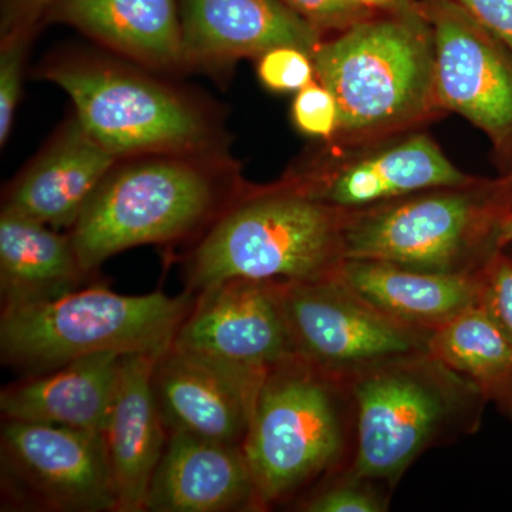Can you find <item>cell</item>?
I'll list each match as a JSON object with an SVG mask.
<instances>
[{"instance_id": "obj_1", "label": "cell", "mask_w": 512, "mask_h": 512, "mask_svg": "<svg viewBox=\"0 0 512 512\" xmlns=\"http://www.w3.org/2000/svg\"><path fill=\"white\" fill-rule=\"evenodd\" d=\"M245 190L227 154L128 158L101 181L69 234L84 271L92 274L126 249L207 229Z\"/></svg>"}, {"instance_id": "obj_2", "label": "cell", "mask_w": 512, "mask_h": 512, "mask_svg": "<svg viewBox=\"0 0 512 512\" xmlns=\"http://www.w3.org/2000/svg\"><path fill=\"white\" fill-rule=\"evenodd\" d=\"M315 77L338 100L330 141L355 144L424 128L440 119L433 32L420 8L380 13L323 39Z\"/></svg>"}, {"instance_id": "obj_3", "label": "cell", "mask_w": 512, "mask_h": 512, "mask_svg": "<svg viewBox=\"0 0 512 512\" xmlns=\"http://www.w3.org/2000/svg\"><path fill=\"white\" fill-rule=\"evenodd\" d=\"M350 211L279 180L247 190L222 212L185 265L192 295L231 279L312 282L332 278L346 261Z\"/></svg>"}, {"instance_id": "obj_4", "label": "cell", "mask_w": 512, "mask_h": 512, "mask_svg": "<svg viewBox=\"0 0 512 512\" xmlns=\"http://www.w3.org/2000/svg\"><path fill=\"white\" fill-rule=\"evenodd\" d=\"M346 382L355 409L348 468L390 490L426 451L476 433L488 404L430 349L384 360Z\"/></svg>"}, {"instance_id": "obj_5", "label": "cell", "mask_w": 512, "mask_h": 512, "mask_svg": "<svg viewBox=\"0 0 512 512\" xmlns=\"http://www.w3.org/2000/svg\"><path fill=\"white\" fill-rule=\"evenodd\" d=\"M262 511L346 468L355 450L348 382L291 356L266 373L244 444Z\"/></svg>"}, {"instance_id": "obj_6", "label": "cell", "mask_w": 512, "mask_h": 512, "mask_svg": "<svg viewBox=\"0 0 512 512\" xmlns=\"http://www.w3.org/2000/svg\"><path fill=\"white\" fill-rule=\"evenodd\" d=\"M39 74L67 93L77 120L119 161L227 154L222 128L210 110L143 67L72 55L49 60Z\"/></svg>"}, {"instance_id": "obj_7", "label": "cell", "mask_w": 512, "mask_h": 512, "mask_svg": "<svg viewBox=\"0 0 512 512\" xmlns=\"http://www.w3.org/2000/svg\"><path fill=\"white\" fill-rule=\"evenodd\" d=\"M510 217L497 177L414 192L350 211L346 259H373L433 274L476 275L507 247Z\"/></svg>"}, {"instance_id": "obj_8", "label": "cell", "mask_w": 512, "mask_h": 512, "mask_svg": "<svg viewBox=\"0 0 512 512\" xmlns=\"http://www.w3.org/2000/svg\"><path fill=\"white\" fill-rule=\"evenodd\" d=\"M195 295H120L92 285L0 316V356L20 377L42 375L79 357L161 353L174 343Z\"/></svg>"}, {"instance_id": "obj_9", "label": "cell", "mask_w": 512, "mask_h": 512, "mask_svg": "<svg viewBox=\"0 0 512 512\" xmlns=\"http://www.w3.org/2000/svg\"><path fill=\"white\" fill-rule=\"evenodd\" d=\"M2 510L116 511V488L103 433L3 419Z\"/></svg>"}, {"instance_id": "obj_10", "label": "cell", "mask_w": 512, "mask_h": 512, "mask_svg": "<svg viewBox=\"0 0 512 512\" xmlns=\"http://www.w3.org/2000/svg\"><path fill=\"white\" fill-rule=\"evenodd\" d=\"M282 180L315 200L359 211L414 192L470 183L424 128L345 144L323 141Z\"/></svg>"}, {"instance_id": "obj_11", "label": "cell", "mask_w": 512, "mask_h": 512, "mask_svg": "<svg viewBox=\"0 0 512 512\" xmlns=\"http://www.w3.org/2000/svg\"><path fill=\"white\" fill-rule=\"evenodd\" d=\"M296 356L339 379L393 357L429 350L430 336L406 328L360 298L338 274L282 282Z\"/></svg>"}, {"instance_id": "obj_12", "label": "cell", "mask_w": 512, "mask_h": 512, "mask_svg": "<svg viewBox=\"0 0 512 512\" xmlns=\"http://www.w3.org/2000/svg\"><path fill=\"white\" fill-rule=\"evenodd\" d=\"M433 32L441 109L500 146L512 134V52L457 0H420Z\"/></svg>"}, {"instance_id": "obj_13", "label": "cell", "mask_w": 512, "mask_h": 512, "mask_svg": "<svg viewBox=\"0 0 512 512\" xmlns=\"http://www.w3.org/2000/svg\"><path fill=\"white\" fill-rule=\"evenodd\" d=\"M173 345L262 379L296 355L282 282L231 279L198 293Z\"/></svg>"}, {"instance_id": "obj_14", "label": "cell", "mask_w": 512, "mask_h": 512, "mask_svg": "<svg viewBox=\"0 0 512 512\" xmlns=\"http://www.w3.org/2000/svg\"><path fill=\"white\" fill-rule=\"evenodd\" d=\"M264 377L235 372L171 345L154 363L153 389L168 434L242 446Z\"/></svg>"}, {"instance_id": "obj_15", "label": "cell", "mask_w": 512, "mask_h": 512, "mask_svg": "<svg viewBox=\"0 0 512 512\" xmlns=\"http://www.w3.org/2000/svg\"><path fill=\"white\" fill-rule=\"evenodd\" d=\"M185 63L222 70L275 47L313 55L326 39L281 0H180Z\"/></svg>"}, {"instance_id": "obj_16", "label": "cell", "mask_w": 512, "mask_h": 512, "mask_svg": "<svg viewBox=\"0 0 512 512\" xmlns=\"http://www.w3.org/2000/svg\"><path fill=\"white\" fill-rule=\"evenodd\" d=\"M146 511H262L244 448L168 434L148 488Z\"/></svg>"}, {"instance_id": "obj_17", "label": "cell", "mask_w": 512, "mask_h": 512, "mask_svg": "<svg viewBox=\"0 0 512 512\" xmlns=\"http://www.w3.org/2000/svg\"><path fill=\"white\" fill-rule=\"evenodd\" d=\"M117 163L74 116L9 185L2 208L70 229Z\"/></svg>"}, {"instance_id": "obj_18", "label": "cell", "mask_w": 512, "mask_h": 512, "mask_svg": "<svg viewBox=\"0 0 512 512\" xmlns=\"http://www.w3.org/2000/svg\"><path fill=\"white\" fill-rule=\"evenodd\" d=\"M160 353H130L121 359L119 386L103 431L114 488L116 512L146 511L148 488L168 441L153 370Z\"/></svg>"}, {"instance_id": "obj_19", "label": "cell", "mask_w": 512, "mask_h": 512, "mask_svg": "<svg viewBox=\"0 0 512 512\" xmlns=\"http://www.w3.org/2000/svg\"><path fill=\"white\" fill-rule=\"evenodd\" d=\"M45 22L72 26L150 72L187 70L177 0H55Z\"/></svg>"}, {"instance_id": "obj_20", "label": "cell", "mask_w": 512, "mask_h": 512, "mask_svg": "<svg viewBox=\"0 0 512 512\" xmlns=\"http://www.w3.org/2000/svg\"><path fill=\"white\" fill-rule=\"evenodd\" d=\"M123 356L94 353L52 372L20 377L0 393L3 419L103 433L119 386Z\"/></svg>"}, {"instance_id": "obj_21", "label": "cell", "mask_w": 512, "mask_h": 512, "mask_svg": "<svg viewBox=\"0 0 512 512\" xmlns=\"http://www.w3.org/2000/svg\"><path fill=\"white\" fill-rule=\"evenodd\" d=\"M338 276L377 311L427 336L477 306V274H433L373 259H346Z\"/></svg>"}, {"instance_id": "obj_22", "label": "cell", "mask_w": 512, "mask_h": 512, "mask_svg": "<svg viewBox=\"0 0 512 512\" xmlns=\"http://www.w3.org/2000/svg\"><path fill=\"white\" fill-rule=\"evenodd\" d=\"M70 234L19 212H0V298L18 308L82 288L87 276Z\"/></svg>"}, {"instance_id": "obj_23", "label": "cell", "mask_w": 512, "mask_h": 512, "mask_svg": "<svg viewBox=\"0 0 512 512\" xmlns=\"http://www.w3.org/2000/svg\"><path fill=\"white\" fill-rule=\"evenodd\" d=\"M429 349L512 421V342L478 306L431 335Z\"/></svg>"}, {"instance_id": "obj_24", "label": "cell", "mask_w": 512, "mask_h": 512, "mask_svg": "<svg viewBox=\"0 0 512 512\" xmlns=\"http://www.w3.org/2000/svg\"><path fill=\"white\" fill-rule=\"evenodd\" d=\"M387 485L352 473L348 467L330 474L296 498L303 512H384L390 507Z\"/></svg>"}, {"instance_id": "obj_25", "label": "cell", "mask_w": 512, "mask_h": 512, "mask_svg": "<svg viewBox=\"0 0 512 512\" xmlns=\"http://www.w3.org/2000/svg\"><path fill=\"white\" fill-rule=\"evenodd\" d=\"M477 306L512 342V255L501 249L477 272Z\"/></svg>"}, {"instance_id": "obj_26", "label": "cell", "mask_w": 512, "mask_h": 512, "mask_svg": "<svg viewBox=\"0 0 512 512\" xmlns=\"http://www.w3.org/2000/svg\"><path fill=\"white\" fill-rule=\"evenodd\" d=\"M32 32H12L0 39V144L5 146L12 130L22 92L23 66Z\"/></svg>"}, {"instance_id": "obj_27", "label": "cell", "mask_w": 512, "mask_h": 512, "mask_svg": "<svg viewBox=\"0 0 512 512\" xmlns=\"http://www.w3.org/2000/svg\"><path fill=\"white\" fill-rule=\"evenodd\" d=\"M258 77L274 93H298L315 77L312 56L299 47H275L258 59Z\"/></svg>"}, {"instance_id": "obj_28", "label": "cell", "mask_w": 512, "mask_h": 512, "mask_svg": "<svg viewBox=\"0 0 512 512\" xmlns=\"http://www.w3.org/2000/svg\"><path fill=\"white\" fill-rule=\"evenodd\" d=\"M338 100L318 80L296 93L292 103V121L306 136L330 141L339 130Z\"/></svg>"}, {"instance_id": "obj_29", "label": "cell", "mask_w": 512, "mask_h": 512, "mask_svg": "<svg viewBox=\"0 0 512 512\" xmlns=\"http://www.w3.org/2000/svg\"><path fill=\"white\" fill-rule=\"evenodd\" d=\"M293 12L298 13L323 36L345 32L356 23L373 18L380 13L365 8L355 0H281Z\"/></svg>"}, {"instance_id": "obj_30", "label": "cell", "mask_w": 512, "mask_h": 512, "mask_svg": "<svg viewBox=\"0 0 512 512\" xmlns=\"http://www.w3.org/2000/svg\"><path fill=\"white\" fill-rule=\"evenodd\" d=\"M55 0H0V32H32L45 22Z\"/></svg>"}, {"instance_id": "obj_31", "label": "cell", "mask_w": 512, "mask_h": 512, "mask_svg": "<svg viewBox=\"0 0 512 512\" xmlns=\"http://www.w3.org/2000/svg\"><path fill=\"white\" fill-rule=\"evenodd\" d=\"M512 52V0H457Z\"/></svg>"}, {"instance_id": "obj_32", "label": "cell", "mask_w": 512, "mask_h": 512, "mask_svg": "<svg viewBox=\"0 0 512 512\" xmlns=\"http://www.w3.org/2000/svg\"><path fill=\"white\" fill-rule=\"evenodd\" d=\"M495 165H497V178L503 185L505 200L510 208L511 217L507 222L505 231V244H512V134L500 146L494 147ZM505 247V248H507Z\"/></svg>"}, {"instance_id": "obj_33", "label": "cell", "mask_w": 512, "mask_h": 512, "mask_svg": "<svg viewBox=\"0 0 512 512\" xmlns=\"http://www.w3.org/2000/svg\"><path fill=\"white\" fill-rule=\"evenodd\" d=\"M376 13H402L420 8V0H355Z\"/></svg>"}, {"instance_id": "obj_34", "label": "cell", "mask_w": 512, "mask_h": 512, "mask_svg": "<svg viewBox=\"0 0 512 512\" xmlns=\"http://www.w3.org/2000/svg\"><path fill=\"white\" fill-rule=\"evenodd\" d=\"M505 249H507V251L510 252V254L512 255V244L508 245V247Z\"/></svg>"}]
</instances>
